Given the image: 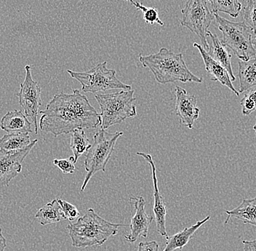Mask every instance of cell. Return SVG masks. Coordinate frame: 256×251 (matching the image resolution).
<instances>
[{"label": "cell", "instance_id": "cell-1", "mask_svg": "<svg viewBox=\"0 0 256 251\" xmlns=\"http://www.w3.org/2000/svg\"><path fill=\"white\" fill-rule=\"evenodd\" d=\"M40 129L55 137L68 134L78 129H95L102 124L100 113L91 105L79 89L71 94L60 92L40 112Z\"/></svg>", "mask_w": 256, "mask_h": 251}, {"label": "cell", "instance_id": "cell-2", "mask_svg": "<svg viewBox=\"0 0 256 251\" xmlns=\"http://www.w3.org/2000/svg\"><path fill=\"white\" fill-rule=\"evenodd\" d=\"M139 62L148 68L160 84L176 81L202 83V79L192 73L184 61L182 53H175L166 47L152 55L139 56Z\"/></svg>", "mask_w": 256, "mask_h": 251}, {"label": "cell", "instance_id": "cell-3", "mask_svg": "<svg viewBox=\"0 0 256 251\" xmlns=\"http://www.w3.org/2000/svg\"><path fill=\"white\" fill-rule=\"evenodd\" d=\"M120 224L112 223L100 217L92 209H88L83 217L67 226L72 246L86 249L103 246L108 238L116 236Z\"/></svg>", "mask_w": 256, "mask_h": 251}, {"label": "cell", "instance_id": "cell-4", "mask_svg": "<svg viewBox=\"0 0 256 251\" xmlns=\"http://www.w3.org/2000/svg\"><path fill=\"white\" fill-rule=\"evenodd\" d=\"M135 91L122 90L114 93L96 94V100L100 110L102 129L108 128L122 123L129 118L135 117L137 110L134 97Z\"/></svg>", "mask_w": 256, "mask_h": 251}, {"label": "cell", "instance_id": "cell-5", "mask_svg": "<svg viewBox=\"0 0 256 251\" xmlns=\"http://www.w3.org/2000/svg\"><path fill=\"white\" fill-rule=\"evenodd\" d=\"M123 134L122 132L110 133L102 128L96 132L94 137V143L86 156L84 168L87 174L81 188L82 192L84 191L88 182L96 173L106 172L107 164L114 150L115 145Z\"/></svg>", "mask_w": 256, "mask_h": 251}, {"label": "cell", "instance_id": "cell-6", "mask_svg": "<svg viewBox=\"0 0 256 251\" xmlns=\"http://www.w3.org/2000/svg\"><path fill=\"white\" fill-rule=\"evenodd\" d=\"M216 21L223 33L222 42L233 51L242 61L247 62L256 56L252 46L254 31L244 22H232L215 13Z\"/></svg>", "mask_w": 256, "mask_h": 251}, {"label": "cell", "instance_id": "cell-7", "mask_svg": "<svg viewBox=\"0 0 256 251\" xmlns=\"http://www.w3.org/2000/svg\"><path fill=\"white\" fill-rule=\"evenodd\" d=\"M72 78L79 81L82 91L89 93L100 94L113 89L130 90V85L122 82L116 77V71L107 68L106 62L98 64L87 71L78 72L67 70Z\"/></svg>", "mask_w": 256, "mask_h": 251}, {"label": "cell", "instance_id": "cell-8", "mask_svg": "<svg viewBox=\"0 0 256 251\" xmlns=\"http://www.w3.org/2000/svg\"><path fill=\"white\" fill-rule=\"evenodd\" d=\"M182 13V26L194 33L200 38L202 47L208 52L207 33L215 13L208 7L207 0H187Z\"/></svg>", "mask_w": 256, "mask_h": 251}, {"label": "cell", "instance_id": "cell-9", "mask_svg": "<svg viewBox=\"0 0 256 251\" xmlns=\"http://www.w3.org/2000/svg\"><path fill=\"white\" fill-rule=\"evenodd\" d=\"M32 67L26 65V76L20 84V91L17 94L19 104L22 107L26 116L31 120L34 126L35 134H38V117L39 108L42 105L41 87L32 78Z\"/></svg>", "mask_w": 256, "mask_h": 251}, {"label": "cell", "instance_id": "cell-10", "mask_svg": "<svg viewBox=\"0 0 256 251\" xmlns=\"http://www.w3.org/2000/svg\"><path fill=\"white\" fill-rule=\"evenodd\" d=\"M129 201L134 216L130 225V232L124 236V239L128 242L134 244L139 238H147L148 230L154 218L146 212V201L144 197H130Z\"/></svg>", "mask_w": 256, "mask_h": 251}, {"label": "cell", "instance_id": "cell-11", "mask_svg": "<svg viewBox=\"0 0 256 251\" xmlns=\"http://www.w3.org/2000/svg\"><path fill=\"white\" fill-rule=\"evenodd\" d=\"M38 140H34L31 145L19 151L8 152L0 149V188L8 186L22 171V163L27 157Z\"/></svg>", "mask_w": 256, "mask_h": 251}, {"label": "cell", "instance_id": "cell-12", "mask_svg": "<svg viewBox=\"0 0 256 251\" xmlns=\"http://www.w3.org/2000/svg\"><path fill=\"white\" fill-rule=\"evenodd\" d=\"M175 94V110L180 124L192 129L200 116V108L196 105L198 100L194 95H190L180 86H176Z\"/></svg>", "mask_w": 256, "mask_h": 251}, {"label": "cell", "instance_id": "cell-13", "mask_svg": "<svg viewBox=\"0 0 256 251\" xmlns=\"http://www.w3.org/2000/svg\"><path fill=\"white\" fill-rule=\"evenodd\" d=\"M136 155L144 158L148 163L152 169V181L154 187V207L153 212L154 214V220L156 222V232L162 237L168 238L167 230H166V217H167V209L166 203L160 193L158 186V177H156V168L154 162L153 158L150 154L138 152Z\"/></svg>", "mask_w": 256, "mask_h": 251}, {"label": "cell", "instance_id": "cell-14", "mask_svg": "<svg viewBox=\"0 0 256 251\" xmlns=\"http://www.w3.org/2000/svg\"><path fill=\"white\" fill-rule=\"evenodd\" d=\"M193 46L198 48V50H199L200 55L202 57L204 65H206V71H208L210 80L214 81H218L222 85L226 86L234 94L239 97L240 94L239 91L236 90L233 84H232L231 77H230L226 69L208 55V52L204 50V48L202 47V45L198 44V43H194Z\"/></svg>", "mask_w": 256, "mask_h": 251}, {"label": "cell", "instance_id": "cell-15", "mask_svg": "<svg viewBox=\"0 0 256 251\" xmlns=\"http://www.w3.org/2000/svg\"><path fill=\"white\" fill-rule=\"evenodd\" d=\"M207 37H210V42L208 41V46H209L208 55L210 56L214 60H216L220 65H222L224 68H225L226 71H228L232 81H234L236 80V77H235L233 71H232L231 63L232 55L231 52H230L226 46L224 45L223 42L220 41L217 35L214 34L210 31H208Z\"/></svg>", "mask_w": 256, "mask_h": 251}, {"label": "cell", "instance_id": "cell-16", "mask_svg": "<svg viewBox=\"0 0 256 251\" xmlns=\"http://www.w3.org/2000/svg\"><path fill=\"white\" fill-rule=\"evenodd\" d=\"M32 124L22 110L8 112L1 120L0 128L7 133H30Z\"/></svg>", "mask_w": 256, "mask_h": 251}, {"label": "cell", "instance_id": "cell-17", "mask_svg": "<svg viewBox=\"0 0 256 251\" xmlns=\"http://www.w3.org/2000/svg\"><path fill=\"white\" fill-rule=\"evenodd\" d=\"M210 219V216L204 219V220L199 221L196 222L195 225H192L190 228L184 229L182 231L176 233L171 237H168L166 238L167 242H166L164 249L162 251H174L176 250H182L187 244L190 242V240L192 239V236H194L195 233L203 225L208 222Z\"/></svg>", "mask_w": 256, "mask_h": 251}, {"label": "cell", "instance_id": "cell-18", "mask_svg": "<svg viewBox=\"0 0 256 251\" xmlns=\"http://www.w3.org/2000/svg\"><path fill=\"white\" fill-rule=\"evenodd\" d=\"M228 215L224 225H227L231 218L238 219L244 225H252L256 228V198L244 200L236 209L226 211Z\"/></svg>", "mask_w": 256, "mask_h": 251}, {"label": "cell", "instance_id": "cell-19", "mask_svg": "<svg viewBox=\"0 0 256 251\" xmlns=\"http://www.w3.org/2000/svg\"><path fill=\"white\" fill-rule=\"evenodd\" d=\"M240 93H244L256 86V56L247 62H238Z\"/></svg>", "mask_w": 256, "mask_h": 251}, {"label": "cell", "instance_id": "cell-20", "mask_svg": "<svg viewBox=\"0 0 256 251\" xmlns=\"http://www.w3.org/2000/svg\"><path fill=\"white\" fill-rule=\"evenodd\" d=\"M35 218L42 226L59 223L66 220L62 206L58 199H54L42 207L35 214Z\"/></svg>", "mask_w": 256, "mask_h": 251}, {"label": "cell", "instance_id": "cell-21", "mask_svg": "<svg viewBox=\"0 0 256 251\" xmlns=\"http://www.w3.org/2000/svg\"><path fill=\"white\" fill-rule=\"evenodd\" d=\"M32 142L28 133H8L0 139V149L19 151L30 146Z\"/></svg>", "mask_w": 256, "mask_h": 251}, {"label": "cell", "instance_id": "cell-22", "mask_svg": "<svg viewBox=\"0 0 256 251\" xmlns=\"http://www.w3.org/2000/svg\"><path fill=\"white\" fill-rule=\"evenodd\" d=\"M92 146V143L90 141L86 135L84 129H75L71 133L70 140V148L73 154L74 164L78 162V159L84 153H87Z\"/></svg>", "mask_w": 256, "mask_h": 251}, {"label": "cell", "instance_id": "cell-23", "mask_svg": "<svg viewBox=\"0 0 256 251\" xmlns=\"http://www.w3.org/2000/svg\"><path fill=\"white\" fill-rule=\"evenodd\" d=\"M211 4L214 13L224 12L236 18L242 9V4L239 0H207Z\"/></svg>", "mask_w": 256, "mask_h": 251}, {"label": "cell", "instance_id": "cell-24", "mask_svg": "<svg viewBox=\"0 0 256 251\" xmlns=\"http://www.w3.org/2000/svg\"><path fill=\"white\" fill-rule=\"evenodd\" d=\"M126 1L130 2L132 5L135 6L138 9L143 12L146 23L151 24V25L156 23L160 25H164V23L160 19L158 10L156 8L145 7L142 3L134 0H126Z\"/></svg>", "mask_w": 256, "mask_h": 251}, {"label": "cell", "instance_id": "cell-25", "mask_svg": "<svg viewBox=\"0 0 256 251\" xmlns=\"http://www.w3.org/2000/svg\"><path fill=\"white\" fill-rule=\"evenodd\" d=\"M242 112L244 116H248L256 110V87L246 92L244 97L240 101Z\"/></svg>", "mask_w": 256, "mask_h": 251}, {"label": "cell", "instance_id": "cell-26", "mask_svg": "<svg viewBox=\"0 0 256 251\" xmlns=\"http://www.w3.org/2000/svg\"><path fill=\"white\" fill-rule=\"evenodd\" d=\"M244 23L251 28L252 31H256V0H248L243 11Z\"/></svg>", "mask_w": 256, "mask_h": 251}, {"label": "cell", "instance_id": "cell-27", "mask_svg": "<svg viewBox=\"0 0 256 251\" xmlns=\"http://www.w3.org/2000/svg\"><path fill=\"white\" fill-rule=\"evenodd\" d=\"M58 201L62 206L66 220L72 222L79 218L80 213L76 206L63 200L58 199Z\"/></svg>", "mask_w": 256, "mask_h": 251}, {"label": "cell", "instance_id": "cell-28", "mask_svg": "<svg viewBox=\"0 0 256 251\" xmlns=\"http://www.w3.org/2000/svg\"><path fill=\"white\" fill-rule=\"evenodd\" d=\"M54 165L57 166L64 174H72L76 171L73 156L64 159L54 160Z\"/></svg>", "mask_w": 256, "mask_h": 251}, {"label": "cell", "instance_id": "cell-29", "mask_svg": "<svg viewBox=\"0 0 256 251\" xmlns=\"http://www.w3.org/2000/svg\"><path fill=\"white\" fill-rule=\"evenodd\" d=\"M159 245L156 241L142 242L138 246L137 251H159Z\"/></svg>", "mask_w": 256, "mask_h": 251}, {"label": "cell", "instance_id": "cell-30", "mask_svg": "<svg viewBox=\"0 0 256 251\" xmlns=\"http://www.w3.org/2000/svg\"><path fill=\"white\" fill-rule=\"evenodd\" d=\"M242 244L244 251H256V239L251 241H244Z\"/></svg>", "mask_w": 256, "mask_h": 251}, {"label": "cell", "instance_id": "cell-31", "mask_svg": "<svg viewBox=\"0 0 256 251\" xmlns=\"http://www.w3.org/2000/svg\"><path fill=\"white\" fill-rule=\"evenodd\" d=\"M7 248V241L2 234V230L0 228V251H4Z\"/></svg>", "mask_w": 256, "mask_h": 251}, {"label": "cell", "instance_id": "cell-32", "mask_svg": "<svg viewBox=\"0 0 256 251\" xmlns=\"http://www.w3.org/2000/svg\"><path fill=\"white\" fill-rule=\"evenodd\" d=\"M252 44L254 48L256 49V31L254 32L252 35Z\"/></svg>", "mask_w": 256, "mask_h": 251}, {"label": "cell", "instance_id": "cell-33", "mask_svg": "<svg viewBox=\"0 0 256 251\" xmlns=\"http://www.w3.org/2000/svg\"><path fill=\"white\" fill-rule=\"evenodd\" d=\"M254 132H255L256 137V123L255 126H254Z\"/></svg>", "mask_w": 256, "mask_h": 251}]
</instances>
